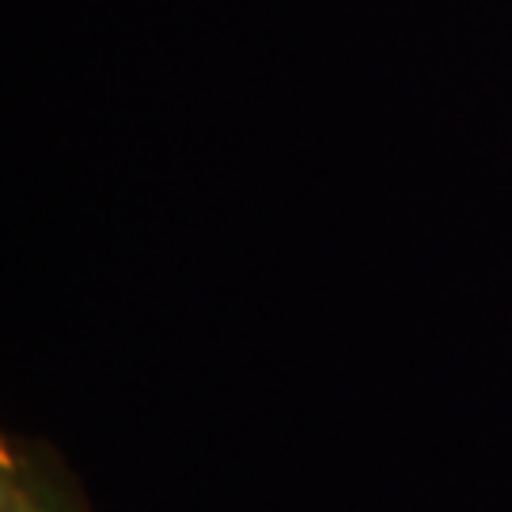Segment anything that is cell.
<instances>
[{
    "label": "cell",
    "instance_id": "6da1fadb",
    "mask_svg": "<svg viewBox=\"0 0 512 512\" xmlns=\"http://www.w3.org/2000/svg\"><path fill=\"white\" fill-rule=\"evenodd\" d=\"M0 512H88L76 494L42 463L4 444L0 456Z\"/></svg>",
    "mask_w": 512,
    "mask_h": 512
}]
</instances>
